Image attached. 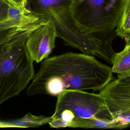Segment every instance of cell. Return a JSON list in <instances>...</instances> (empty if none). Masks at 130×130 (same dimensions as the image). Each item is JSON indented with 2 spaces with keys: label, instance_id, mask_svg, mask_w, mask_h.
Here are the masks:
<instances>
[{
  "label": "cell",
  "instance_id": "cell-1",
  "mask_svg": "<svg viewBox=\"0 0 130 130\" xmlns=\"http://www.w3.org/2000/svg\"><path fill=\"white\" fill-rule=\"evenodd\" d=\"M113 74L112 68L94 56L67 52L42 62L27 94L58 96L66 91H100L113 80Z\"/></svg>",
  "mask_w": 130,
  "mask_h": 130
},
{
  "label": "cell",
  "instance_id": "cell-2",
  "mask_svg": "<svg viewBox=\"0 0 130 130\" xmlns=\"http://www.w3.org/2000/svg\"><path fill=\"white\" fill-rule=\"evenodd\" d=\"M124 1L79 0L70 6L73 24L91 44L94 56L104 59L108 54L111 31L117 26Z\"/></svg>",
  "mask_w": 130,
  "mask_h": 130
},
{
  "label": "cell",
  "instance_id": "cell-3",
  "mask_svg": "<svg viewBox=\"0 0 130 130\" xmlns=\"http://www.w3.org/2000/svg\"><path fill=\"white\" fill-rule=\"evenodd\" d=\"M47 23L40 20L0 47V106L24 90L34 75L33 62L26 42L34 31Z\"/></svg>",
  "mask_w": 130,
  "mask_h": 130
},
{
  "label": "cell",
  "instance_id": "cell-4",
  "mask_svg": "<svg viewBox=\"0 0 130 130\" xmlns=\"http://www.w3.org/2000/svg\"><path fill=\"white\" fill-rule=\"evenodd\" d=\"M50 127H67L73 121L78 119L97 118L108 122L113 119L100 94L84 91H66L58 96L57 103Z\"/></svg>",
  "mask_w": 130,
  "mask_h": 130
},
{
  "label": "cell",
  "instance_id": "cell-5",
  "mask_svg": "<svg viewBox=\"0 0 130 130\" xmlns=\"http://www.w3.org/2000/svg\"><path fill=\"white\" fill-rule=\"evenodd\" d=\"M79 0H33L32 13L40 19L52 23L58 37L66 46L78 49L83 46L85 37L76 29L72 20L70 9L73 2Z\"/></svg>",
  "mask_w": 130,
  "mask_h": 130
},
{
  "label": "cell",
  "instance_id": "cell-6",
  "mask_svg": "<svg viewBox=\"0 0 130 130\" xmlns=\"http://www.w3.org/2000/svg\"><path fill=\"white\" fill-rule=\"evenodd\" d=\"M99 94L114 121L122 129L130 125V71L118 74Z\"/></svg>",
  "mask_w": 130,
  "mask_h": 130
},
{
  "label": "cell",
  "instance_id": "cell-7",
  "mask_svg": "<svg viewBox=\"0 0 130 130\" xmlns=\"http://www.w3.org/2000/svg\"><path fill=\"white\" fill-rule=\"evenodd\" d=\"M57 37L55 26L50 21L32 31L27 37L25 45L32 60L39 63L48 58L56 47Z\"/></svg>",
  "mask_w": 130,
  "mask_h": 130
},
{
  "label": "cell",
  "instance_id": "cell-8",
  "mask_svg": "<svg viewBox=\"0 0 130 130\" xmlns=\"http://www.w3.org/2000/svg\"><path fill=\"white\" fill-rule=\"evenodd\" d=\"M40 20L37 15L31 11L22 10L11 4L7 18L0 22V31L14 27H26Z\"/></svg>",
  "mask_w": 130,
  "mask_h": 130
},
{
  "label": "cell",
  "instance_id": "cell-9",
  "mask_svg": "<svg viewBox=\"0 0 130 130\" xmlns=\"http://www.w3.org/2000/svg\"><path fill=\"white\" fill-rule=\"evenodd\" d=\"M67 127L72 128L121 129L120 125L115 121L108 122L96 118L78 119L70 123Z\"/></svg>",
  "mask_w": 130,
  "mask_h": 130
},
{
  "label": "cell",
  "instance_id": "cell-10",
  "mask_svg": "<svg viewBox=\"0 0 130 130\" xmlns=\"http://www.w3.org/2000/svg\"><path fill=\"white\" fill-rule=\"evenodd\" d=\"M113 73L124 74L130 71V46L116 53L112 62Z\"/></svg>",
  "mask_w": 130,
  "mask_h": 130
},
{
  "label": "cell",
  "instance_id": "cell-11",
  "mask_svg": "<svg viewBox=\"0 0 130 130\" xmlns=\"http://www.w3.org/2000/svg\"><path fill=\"white\" fill-rule=\"evenodd\" d=\"M116 31L117 36L122 39L125 38L130 32V0H124Z\"/></svg>",
  "mask_w": 130,
  "mask_h": 130
},
{
  "label": "cell",
  "instance_id": "cell-12",
  "mask_svg": "<svg viewBox=\"0 0 130 130\" xmlns=\"http://www.w3.org/2000/svg\"><path fill=\"white\" fill-rule=\"evenodd\" d=\"M52 117L45 116H35L30 113L25 115L21 119L20 127H36L49 123L52 121Z\"/></svg>",
  "mask_w": 130,
  "mask_h": 130
},
{
  "label": "cell",
  "instance_id": "cell-13",
  "mask_svg": "<svg viewBox=\"0 0 130 130\" xmlns=\"http://www.w3.org/2000/svg\"><path fill=\"white\" fill-rule=\"evenodd\" d=\"M31 25L26 27H14L7 30L0 31V47L10 40L18 34L27 29Z\"/></svg>",
  "mask_w": 130,
  "mask_h": 130
},
{
  "label": "cell",
  "instance_id": "cell-14",
  "mask_svg": "<svg viewBox=\"0 0 130 130\" xmlns=\"http://www.w3.org/2000/svg\"><path fill=\"white\" fill-rule=\"evenodd\" d=\"M10 5L6 0H0V22L7 18Z\"/></svg>",
  "mask_w": 130,
  "mask_h": 130
},
{
  "label": "cell",
  "instance_id": "cell-15",
  "mask_svg": "<svg viewBox=\"0 0 130 130\" xmlns=\"http://www.w3.org/2000/svg\"><path fill=\"white\" fill-rule=\"evenodd\" d=\"M8 3L19 9L26 11H30L26 8L27 0H6Z\"/></svg>",
  "mask_w": 130,
  "mask_h": 130
},
{
  "label": "cell",
  "instance_id": "cell-16",
  "mask_svg": "<svg viewBox=\"0 0 130 130\" xmlns=\"http://www.w3.org/2000/svg\"><path fill=\"white\" fill-rule=\"evenodd\" d=\"M125 41L126 42V45L125 47H129L130 46V32L128 34L126 37L125 38Z\"/></svg>",
  "mask_w": 130,
  "mask_h": 130
},
{
  "label": "cell",
  "instance_id": "cell-17",
  "mask_svg": "<svg viewBox=\"0 0 130 130\" xmlns=\"http://www.w3.org/2000/svg\"></svg>",
  "mask_w": 130,
  "mask_h": 130
}]
</instances>
